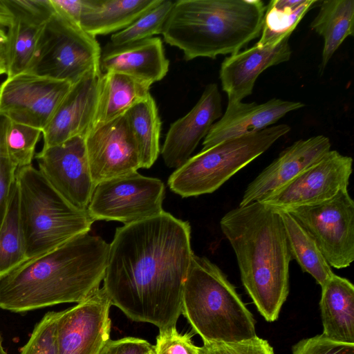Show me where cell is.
Segmentation results:
<instances>
[{"label":"cell","mask_w":354,"mask_h":354,"mask_svg":"<svg viewBox=\"0 0 354 354\" xmlns=\"http://www.w3.org/2000/svg\"><path fill=\"white\" fill-rule=\"evenodd\" d=\"M193 254L189 222L169 212L117 227L103 279L111 305L159 330L176 326Z\"/></svg>","instance_id":"cell-1"},{"label":"cell","mask_w":354,"mask_h":354,"mask_svg":"<svg viewBox=\"0 0 354 354\" xmlns=\"http://www.w3.org/2000/svg\"><path fill=\"white\" fill-rule=\"evenodd\" d=\"M109 251L104 239L86 233L26 261L0 280V308L25 313L82 301L100 288Z\"/></svg>","instance_id":"cell-2"},{"label":"cell","mask_w":354,"mask_h":354,"mask_svg":"<svg viewBox=\"0 0 354 354\" xmlns=\"http://www.w3.org/2000/svg\"><path fill=\"white\" fill-rule=\"evenodd\" d=\"M220 226L234 251L242 283L258 311L268 322L277 320L288 295L292 259L279 212L254 201L227 212Z\"/></svg>","instance_id":"cell-3"},{"label":"cell","mask_w":354,"mask_h":354,"mask_svg":"<svg viewBox=\"0 0 354 354\" xmlns=\"http://www.w3.org/2000/svg\"><path fill=\"white\" fill-rule=\"evenodd\" d=\"M266 9L261 0H178L162 35L186 61L232 55L260 36Z\"/></svg>","instance_id":"cell-4"},{"label":"cell","mask_w":354,"mask_h":354,"mask_svg":"<svg viewBox=\"0 0 354 354\" xmlns=\"http://www.w3.org/2000/svg\"><path fill=\"white\" fill-rule=\"evenodd\" d=\"M182 315L203 342L257 336L252 313L225 274L208 259L194 254L184 285Z\"/></svg>","instance_id":"cell-5"},{"label":"cell","mask_w":354,"mask_h":354,"mask_svg":"<svg viewBox=\"0 0 354 354\" xmlns=\"http://www.w3.org/2000/svg\"><path fill=\"white\" fill-rule=\"evenodd\" d=\"M19 212L28 259L39 257L80 235L94 222L88 210L63 198L32 165L18 168Z\"/></svg>","instance_id":"cell-6"},{"label":"cell","mask_w":354,"mask_h":354,"mask_svg":"<svg viewBox=\"0 0 354 354\" xmlns=\"http://www.w3.org/2000/svg\"><path fill=\"white\" fill-rule=\"evenodd\" d=\"M290 131L286 124L270 126L201 150L171 174L168 185L182 197L212 193Z\"/></svg>","instance_id":"cell-7"},{"label":"cell","mask_w":354,"mask_h":354,"mask_svg":"<svg viewBox=\"0 0 354 354\" xmlns=\"http://www.w3.org/2000/svg\"><path fill=\"white\" fill-rule=\"evenodd\" d=\"M102 48L96 37L57 13L46 21L27 72L74 84L100 70Z\"/></svg>","instance_id":"cell-8"},{"label":"cell","mask_w":354,"mask_h":354,"mask_svg":"<svg viewBox=\"0 0 354 354\" xmlns=\"http://www.w3.org/2000/svg\"><path fill=\"white\" fill-rule=\"evenodd\" d=\"M164 183L135 171L98 183L87 210L95 221H116L124 225L161 214Z\"/></svg>","instance_id":"cell-9"},{"label":"cell","mask_w":354,"mask_h":354,"mask_svg":"<svg viewBox=\"0 0 354 354\" xmlns=\"http://www.w3.org/2000/svg\"><path fill=\"white\" fill-rule=\"evenodd\" d=\"M288 212L313 237L330 267H348L354 260V202L348 190L319 204Z\"/></svg>","instance_id":"cell-10"},{"label":"cell","mask_w":354,"mask_h":354,"mask_svg":"<svg viewBox=\"0 0 354 354\" xmlns=\"http://www.w3.org/2000/svg\"><path fill=\"white\" fill-rule=\"evenodd\" d=\"M353 159L330 150L320 160L259 202L288 211L328 201L348 190Z\"/></svg>","instance_id":"cell-11"},{"label":"cell","mask_w":354,"mask_h":354,"mask_svg":"<svg viewBox=\"0 0 354 354\" xmlns=\"http://www.w3.org/2000/svg\"><path fill=\"white\" fill-rule=\"evenodd\" d=\"M71 84L30 72L7 77L0 85V115L43 131Z\"/></svg>","instance_id":"cell-12"},{"label":"cell","mask_w":354,"mask_h":354,"mask_svg":"<svg viewBox=\"0 0 354 354\" xmlns=\"http://www.w3.org/2000/svg\"><path fill=\"white\" fill-rule=\"evenodd\" d=\"M35 158L39 171L50 186L69 204L86 210L95 188L90 170L85 138L42 147Z\"/></svg>","instance_id":"cell-13"},{"label":"cell","mask_w":354,"mask_h":354,"mask_svg":"<svg viewBox=\"0 0 354 354\" xmlns=\"http://www.w3.org/2000/svg\"><path fill=\"white\" fill-rule=\"evenodd\" d=\"M111 306L102 287L61 311L56 328L58 354H100L110 339Z\"/></svg>","instance_id":"cell-14"},{"label":"cell","mask_w":354,"mask_h":354,"mask_svg":"<svg viewBox=\"0 0 354 354\" xmlns=\"http://www.w3.org/2000/svg\"><path fill=\"white\" fill-rule=\"evenodd\" d=\"M85 143L95 185L141 168L139 151L125 114L94 127L85 137Z\"/></svg>","instance_id":"cell-15"},{"label":"cell","mask_w":354,"mask_h":354,"mask_svg":"<svg viewBox=\"0 0 354 354\" xmlns=\"http://www.w3.org/2000/svg\"><path fill=\"white\" fill-rule=\"evenodd\" d=\"M102 73H89L71 86L42 131L43 147L75 137H86L93 128Z\"/></svg>","instance_id":"cell-16"},{"label":"cell","mask_w":354,"mask_h":354,"mask_svg":"<svg viewBox=\"0 0 354 354\" xmlns=\"http://www.w3.org/2000/svg\"><path fill=\"white\" fill-rule=\"evenodd\" d=\"M222 115L218 85L209 84L194 106L171 124L161 149L165 165L176 169L183 165Z\"/></svg>","instance_id":"cell-17"},{"label":"cell","mask_w":354,"mask_h":354,"mask_svg":"<svg viewBox=\"0 0 354 354\" xmlns=\"http://www.w3.org/2000/svg\"><path fill=\"white\" fill-rule=\"evenodd\" d=\"M330 147L329 138L323 135L295 142L248 185L239 206L261 201L281 188L320 160Z\"/></svg>","instance_id":"cell-18"},{"label":"cell","mask_w":354,"mask_h":354,"mask_svg":"<svg viewBox=\"0 0 354 354\" xmlns=\"http://www.w3.org/2000/svg\"><path fill=\"white\" fill-rule=\"evenodd\" d=\"M289 38L275 45L252 47L226 57L221 64L219 78L228 103L242 102L252 93L255 82L266 69L290 59Z\"/></svg>","instance_id":"cell-19"},{"label":"cell","mask_w":354,"mask_h":354,"mask_svg":"<svg viewBox=\"0 0 354 354\" xmlns=\"http://www.w3.org/2000/svg\"><path fill=\"white\" fill-rule=\"evenodd\" d=\"M305 104L278 98L257 104L243 102L228 103L225 113L212 126L203 139L201 150L223 141L262 131L276 123L288 113Z\"/></svg>","instance_id":"cell-20"},{"label":"cell","mask_w":354,"mask_h":354,"mask_svg":"<svg viewBox=\"0 0 354 354\" xmlns=\"http://www.w3.org/2000/svg\"><path fill=\"white\" fill-rule=\"evenodd\" d=\"M169 66L162 41L157 37L121 45L109 42L102 49V73H121L152 85L165 77Z\"/></svg>","instance_id":"cell-21"},{"label":"cell","mask_w":354,"mask_h":354,"mask_svg":"<svg viewBox=\"0 0 354 354\" xmlns=\"http://www.w3.org/2000/svg\"><path fill=\"white\" fill-rule=\"evenodd\" d=\"M321 288L323 335L335 342L354 344L353 284L333 274Z\"/></svg>","instance_id":"cell-22"},{"label":"cell","mask_w":354,"mask_h":354,"mask_svg":"<svg viewBox=\"0 0 354 354\" xmlns=\"http://www.w3.org/2000/svg\"><path fill=\"white\" fill-rule=\"evenodd\" d=\"M161 0H91L80 26L96 37L120 32Z\"/></svg>","instance_id":"cell-23"},{"label":"cell","mask_w":354,"mask_h":354,"mask_svg":"<svg viewBox=\"0 0 354 354\" xmlns=\"http://www.w3.org/2000/svg\"><path fill=\"white\" fill-rule=\"evenodd\" d=\"M151 86L124 74L102 73L93 127L124 115L150 95Z\"/></svg>","instance_id":"cell-24"},{"label":"cell","mask_w":354,"mask_h":354,"mask_svg":"<svg viewBox=\"0 0 354 354\" xmlns=\"http://www.w3.org/2000/svg\"><path fill=\"white\" fill-rule=\"evenodd\" d=\"M310 28L324 39L320 72L349 36L354 35V1L324 0L312 21Z\"/></svg>","instance_id":"cell-25"},{"label":"cell","mask_w":354,"mask_h":354,"mask_svg":"<svg viewBox=\"0 0 354 354\" xmlns=\"http://www.w3.org/2000/svg\"><path fill=\"white\" fill-rule=\"evenodd\" d=\"M125 115L139 151L141 168L149 169L160 150L161 120L153 97L150 94L131 107Z\"/></svg>","instance_id":"cell-26"},{"label":"cell","mask_w":354,"mask_h":354,"mask_svg":"<svg viewBox=\"0 0 354 354\" xmlns=\"http://www.w3.org/2000/svg\"><path fill=\"white\" fill-rule=\"evenodd\" d=\"M277 210L283 221L292 259L322 287L334 274L331 267L308 232L288 212Z\"/></svg>","instance_id":"cell-27"},{"label":"cell","mask_w":354,"mask_h":354,"mask_svg":"<svg viewBox=\"0 0 354 354\" xmlns=\"http://www.w3.org/2000/svg\"><path fill=\"white\" fill-rule=\"evenodd\" d=\"M14 16L12 24L8 28L5 47L7 77L28 71L45 26L19 15Z\"/></svg>","instance_id":"cell-28"},{"label":"cell","mask_w":354,"mask_h":354,"mask_svg":"<svg viewBox=\"0 0 354 354\" xmlns=\"http://www.w3.org/2000/svg\"><path fill=\"white\" fill-rule=\"evenodd\" d=\"M318 0H272L266 6L259 46L275 45L290 35Z\"/></svg>","instance_id":"cell-29"},{"label":"cell","mask_w":354,"mask_h":354,"mask_svg":"<svg viewBox=\"0 0 354 354\" xmlns=\"http://www.w3.org/2000/svg\"><path fill=\"white\" fill-rule=\"evenodd\" d=\"M19 212V192L14 183L0 227V280L28 261Z\"/></svg>","instance_id":"cell-30"},{"label":"cell","mask_w":354,"mask_h":354,"mask_svg":"<svg viewBox=\"0 0 354 354\" xmlns=\"http://www.w3.org/2000/svg\"><path fill=\"white\" fill-rule=\"evenodd\" d=\"M173 5L172 1L161 0L125 29L111 35L110 43L114 45L125 44L162 34Z\"/></svg>","instance_id":"cell-31"},{"label":"cell","mask_w":354,"mask_h":354,"mask_svg":"<svg viewBox=\"0 0 354 354\" xmlns=\"http://www.w3.org/2000/svg\"><path fill=\"white\" fill-rule=\"evenodd\" d=\"M42 131L9 120L6 144L8 156L17 168L32 165L36 145Z\"/></svg>","instance_id":"cell-32"},{"label":"cell","mask_w":354,"mask_h":354,"mask_svg":"<svg viewBox=\"0 0 354 354\" xmlns=\"http://www.w3.org/2000/svg\"><path fill=\"white\" fill-rule=\"evenodd\" d=\"M61 311L46 313L35 326L19 354H58L56 328Z\"/></svg>","instance_id":"cell-33"},{"label":"cell","mask_w":354,"mask_h":354,"mask_svg":"<svg viewBox=\"0 0 354 354\" xmlns=\"http://www.w3.org/2000/svg\"><path fill=\"white\" fill-rule=\"evenodd\" d=\"M9 120L0 115V227L6 215L17 168L8 153L6 135Z\"/></svg>","instance_id":"cell-34"},{"label":"cell","mask_w":354,"mask_h":354,"mask_svg":"<svg viewBox=\"0 0 354 354\" xmlns=\"http://www.w3.org/2000/svg\"><path fill=\"white\" fill-rule=\"evenodd\" d=\"M198 354H274L268 341L257 336L239 342H203Z\"/></svg>","instance_id":"cell-35"},{"label":"cell","mask_w":354,"mask_h":354,"mask_svg":"<svg viewBox=\"0 0 354 354\" xmlns=\"http://www.w3.org/2000/svg\"><path fill=\"white\" fill-rule=\"evenodd\" d=\"M191 333L181 334L176 326L159 330L154 345L155 354H198Z\"/></svg>","instance_id":"cell-36"},{"label":"cell","mask_w":354,"mask_h":354,"mask_svg":"<svg viewBox=\"0 0 354 354\" xmlns=\"http://www.w3.org/2000/svg\"><path fill=\"white\" fill-rule=\"evenodd\" d=\"M292 354H354V344L335 342L322 334L297 342Z\"/></svg>","instance_id":"cell-37"},{"label":"cell","mask_w":354,"mask_h":354,"mask_svg":"<svg viewBox=\"0 0 354 354\" xmlns=\"http://www.w3.org/2000/svg\"><path fill=\"white\" fill-rule=\"evenodd\" d=\"M13 15L23 16L38 24H46L54 15L50 0H3Z\"/></svg>","instance_id":"cell-38"},{"label":"cell","mask_w":354,"mask_h":354,"mask_svg":"<svg viewBox=\"0 0 354 354\" xmlns=\"http://www.w3.org/2000/svg\"><path fill=\"white\" fill-rule=\"evenodd\" d=\"M154 346L147 341L136 337L109 339L100 354H149Z\"/></svg>","instance_id":"cell-39"},{"label":"cell","mask_w":354,"mask_h":354,"mask_svg":"<svg viewBox=\"0 0 354 354\" xmlns=\"http://www.w3.org/2000/svg\"><path fill=\"white\" fill-rule=\"evenodd\" d=\"M55 12L80 26V19L91 0H50Z\"/></svg>","instance_id":"cell-40"},{"label":"cell","mask_w":354,"mask_h":354,"mask_svg":"<svg viewBox=\"0 0 354 354\" xmlns=\"http://www.w3.org/2000/svg\"><path fill=\"white\" fill-rule=\"evenodd\" d=\"M15 16L3 0H0V26L8 28L13 22Z\"/></svg>","instance_id":"cell-41"},{"label":"cell","mask_w":354,"mask_h":354,"mask_svg":"<svg viewBox=\"0 0 354 354\" xmlns=\"http://www.w3.org/2000/svg\"><path fill=\"white\" fill-rule=\"evenodd\" d=\"M7 73V64L5 48H0V75Z\"/></svg>","instance_id":"cell-42"},{"label":"cell","mask_w":354,"mask_h":354,"mask_svg":"<svg viewBox=\"0 0 354 354\" xmlns=\"http://www.w3.org/2000/svg\"><path fill=\"white\" fill-rule=\"evenodd\" d=\"M7 32L0 26V48H5L7 43Z\"/></svg>","instance_id":"cell-43"},{"label":"cell","mask_w":354,"mask_h":354,"mask_svg":"<svg viewBox=\"0 0 354 354\" xmlns=\"http://www.w3.org/2000/svg\"><path fill=\"white\" fill-rule=\"evenodd\" d=\"M0 354H8L3 345V337L0 332Z\"/></svg>","instance_id":"cell-44"},{"label":"cell","mask_w":354,"mask_h":354,"mask_svg":"<svg viewBox=\"0 0 354 354\" xmlns=\"http://www.w3.org/2000/svg\"><path fill=\"white\" fill-rule=\"evenodd\" d=\"M149 354H155V353H154V350H153V351H151V352L150 353H149Z\"/></svg>","instance_id":"cell-45"}]
</instances>
